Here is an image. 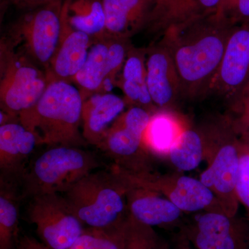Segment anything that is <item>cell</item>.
I'll return each mask as SVG.
<instances>
[{"instance_id":"obj_4","label":"cell","mask_w":249,"mask_h":249,"mask_svg":"<svg viewBox=\"0 0 249 249\" xmlns=\"http://www.w3.org/2000/svg\"><path fill=\"white\" fill-rule=\"evenodd\" d=\"M128 187L121 172L113 166L88 174L63 196L88 228L114 229L122 225L128 217L126 196Z\"/></svg>"},{"instance_id":"obj_7","label":"cell","mask_w":249,"mask_h":249,"mask_svg":"<svg viewBox=\"0 0 249 249\" xmlns=\"http://www.w3.org/2000/svg\"><path fill=\"white\" fill-rule=\"evenodd\" d=\"M9 47L1 45L0 98L3 109L16 116L36 106L47 85L42 73L26 57L16 55Z\"/></svg>"},{"instance_id":"obj_9","label":"cell","mask_w":249,"mask_h":249,"mask_svg":"<svg viewBox=\"0 0 249 249\" xmlns=\"http://www.w3.org/2000/svg\"><path fill=\"white\" fill-rule=\"evenodd\" d=\"M64 0H58L30 10L14 24V37L34 61L48 69L62 32Z\"/></svg>"},{"instance_id":"obj_18","label":"cell","mask_w":249,"mask_h":249,"mask_svg":"<svg viewBox=\"0 0 249 249\" xmlns=\"http://www.w3.org/2000/svg\"><path fill=\"white\" fill-rule=\"evenodd\" d=\"M108 37L129 39L147 27L155 0H103Z\"/></svg>"},{"instance_id":"obj_13","label":"cell","mask_w":249,"mask_h":249,"mask_svg":"<svg viewBox=\"0 0 249 249\" xmlns=\"http://www.w3.org/2000/svg\"><path fill=\"white\" fill-rule=\"evenodd\" d=\"M62 23L58 49L46 74L48 82L65 80L71 83L84 65L93 40L88 34L72 27L67 19L64 6Z\"/></svg>"},{"instance_id":"obj_10","label":"cell","mask_w":249,"mask_h":249,"mask_svg":"<svg viewBox=\"0 0 249 249\" xmlns=\"http://www.w3.org/2000/svg\"><path fill=\"white\" fill-rule=\"evenodd\" d=\"M27 213L42 242L53 249H70L85 229L59 193L33 196Z\"/></svg>"},{"instance_id":"obj_20","label":"cell","mask_w":249,"mask_h":249,"mask_svg":"<svg viewBox=\"0 0 249 249\" xmlns=\"http://www.w3.org/2000/svg\"><path fill=\"white\" fill-rule=\"evenodd\" d=\"M188 127L181 116L170 109H160L151 116L143 136L148 153L168 157L170 149Z\"/></svg>"},{"instance_id":"obj_31","label":"cell","mask_w":249,"mask_h":249,"mask_svg":"<svg viewBox=\"0 0 249 249\" xmlns=\"http://www.w3.org/2000/svg\"><path fill=\"white\" fill-rule=\"evenodd\" d=\"M234 111L239 114L235 124L239 133L242 134L249 127V83Z\"/></svg>"},{"instance_id":"obj_25","label":"cell","mask_w":249,"mask_h":249,"mask_svg":"<svg viewBox=\"0 0 249 249\" xmlns=\"http://www.w3.org/2000/svg\"><path fill=\"white\" fill-rule=\"evenodd\" d=\"M18 197L11 185L1 178L0 249H14L18 240Z\"/></svg>"},{"instance_id":"obj_16","label":"cell","mask_w":249,"mask_h":249,"mask_svg":"<svg viewBox=\"0 0 249 249\" xmlns=\"http://www.w3.org/2000/svg\"><path fill=\"white\" fill-rule=\"evenodd\" d=\"M38 145L37 136L20 123L0 125L1 178H22L25 162Z\"/></svg>"},{"instance_id":"obj_22","label":"cell","mask_w":249,"mask_h":249,"mask_svg":"<svg viewBox=\"0 0 249 249\" xmlns=\"http://www.w3.org/2000/svg\"><path fill=\"white\" fill-rule=\"evenodd\" d=\"M63 6L75 29L88 34L93 41L107 37L103 0H64Z\"/></svg>"},{"instance_id":"obj_36","label":"cell","mask_w":249,"mask_h":249,"mask_svg":"<svg viewBox=\"0 0 249 249\" xmlns=\"http://www.w3.org/2000/svg\"><path fill=\"white\" fill-rule=\"evenodd\" d=\"M155 1H156V0H155Z\"/></svg>"},{"instance_id":"obj_21","label":"cell","mask_w":249,"mask_h":249,"mask_svg":"<svg viewBox=\"0 0 249 249\" xmlns=\"http://www.w3.org/2000/svg\"><path fill=\"white\" fill-rule=\"evenodd\" d=\"M121 89L126 99L137 107L146 109L155 107L147 85L146 58L142 49L132 47L122 70Z\"/></svg>"},{"instance_id":"obj_17","label":"cell","mask_w":249,"mask_h":249,"mask_svg":"<svg viewBox=\"0 0 249 249\" xmlns=\"http://www.w3.org/2000/svg\"><path fill=\"white\" fill-rule=\"evenodd\" d=\"M222 0H156L147 27L163 34L216 14Z\"/></svg>"},{"instance_id":"obj_34","label":"cell","mask_w":249,"mask_h":249,"mask_svg":"<svg viewBox=\"0 0 249 249\" xmlns=\"http://www.w3.org/2000/svg\"><path fill=\"white\" fill-rule=\"evenodd\" d=\"M176 249H193L192 248V245L190 244V242L183 237V235H181L179 241H178V247Z\"/></svg>"},{"instance_id":"obj_11","label":"cell","mask_w":249,"mask_h":249,"mask_svg":"<svg viewBox=\"0 0 249 249\" xmlns=\"http://www.w3.org/2000/svg\"><path fill=\"white\" fill-rule=\"evenodd\" d=\"M249 83V19L232 28L209 95L225 100L235 109Z\"/></svg>"},{"instance_id":"obj_23","label":"cell","mask_w":249,"mask_h":249,"mask_svg":"<svg viewBox=\"0 0 249 249\" xmlns=\"http://www.w3.org/2000/svg\"><path fill=\"white\" fill-rule=\"evenodd\" d=\"M108 37L93 41L84 65L73 79L82 93H101L107 76Z\"/></svg>"},{"instance_id":"obj_14","label":"cell","mask_w":249,"mask_h":249,"mask_svg":"<svg viewBox=\"0 0 249 249\" xmlns=\"http://www.w3.org/2000/svg\"><path fill=\"white\" fill-rule=\"evenodd\" d=\"M146 71L152 103L160 109H170L182 96L181 83L169 51L160 41L148 52Z\"/></svg>"},{"instance_id":"obj_3","label":"cell","mask_w":249,"mask_h":249,"mask_svg":"<svg viewBox=\"0 0 249 249\" xmlns=\"http://www.w3.org/2000/svg\"><path fill=\"white\" fill-rule=\"evenodd\" d=\"M199 129L204 139V160L207 167L199 179L213 193L223 212L234 217L240 203L236 184L243 146L235 120L221 116Z\"/></svg>"},{"instance_id":"obj_24","label":"cell","mask_w":249,"mask_h":249,"mask_svg":"<svg viewBox=\"0 0 249 249\" xmlns=\"http://www.w3.org/2000/svg\"><path fill=\"white\" fill-rule=\"evenodd\" d=\"M204 139L200 129L187 127L170 149L168 157L180 171H191L204 160Z\"/></svg>"},{"instance_id":"obj_1","label":"cell","mask_w":249,"mask_h":249,"mask_svg":"<svg viewBox=\"0 0 249 249\" xmlns=\"http://www.w3.org/2000/svg\"><path fill=\"white\" fill-rule=\"evenodd\" d=\"M235 25L214 14L162 34L160 42L173 58L182 97L198 99L209 95Z\"/></svg>"},{"instance_id":"obj_33","label":"cell","mask_w":249,"mask_h":249,"mask_svg":"<svg viewBox=\"0 0 249 249\" xmlns=\"http://www.w3.org/2000/svg\"><path fill=\"white\" fill-rule=\"evenodd\" d=\"M19 9L32 10L58 0H9Z\"/></svg>"},{"instance_id":"obj_6","label":"cell","mask_w":249,"mask_h":249,"mask_svg":"<svg viewBox=\"0 0 249 249\" xmlns=\"http://www.w3.org/2000/svg\"><path fill=\"white\" fill-rule=\"evenodd\" d=\"M151 115L133 106L124 111L105 134L98 147L114 162V166L130 173L150 171L143 136Z\"/></svg>"},{"instance_id":"obj_8","label":"cell","mask_w":249,"mask_h":249,"mask_svg":"<svg viewBox=\"0 0 249 249\" xmlns=\"http://www.w3.org/2000/svg\"><path fill=\"white\" fill-rule=\"evenodd\" d=\"M117 169L129 184L157 192L176 205L183 213L201 211L224 213L212 191L197 178L180 173H130Z\"/></svg>"},{"instance_id":"obj_30","label":"cell","mask_w":249,"mask_h":249,"mask_svg":"<svg viewBox=\"0 0 249 249\" xmlns=\"http://www.w3.org/2000/svg\"><path fill=\"white\" fill-rule=\"evenodd\" d=\"M236 194L239 201L248 210L249 214V149L244 143L241 152Z\"/></svg>"},{"instance_id":"obj_35","label":"cell","mask_w":249,"mask_h":249,"mask_svg":"<svg viewBox=\"0 0 249 249\" xmlns=\"http://www.w3.org/2000/svg\"><path fill=\"white\" fill-rule=\"evenodd\" d=\"M241 139H242V142H243L246 146L249 149V127L246 129L244 133L241 134Z\"/></svg>"},{"instance_id":"obj_26","label":"cell","mask_w":249,"mask_h":249,"mask_svg":"<svg viewBox=\"0 0 249 249\" xmlns=\"http://www.w3.org/2000/svg\"><path fill=\"white\" fill-rule=\"evenodd\" d=\"M125 222L114 229L85 228L70 249H123Z\"/></svg>"},{"instance_id":"obj_27","label":"cell","mask_w":249,"mask_h":249,"mask_svg":"<svg viewBox=\"0 0 249 249\" xmlns=\"http://www.w3.org/2000/svg\"><path fill=\"white\" fill-rule=\"evenodd\" d=\"M123 249H168V246L153 227L138 222L129 214L124 224Z\"/></svg>"},{"instance_id":"obj_12","label":"cell","mask_w":249,"mask_h":249,"mask_svg":"<svg viewBox=\"0 0 249 249\" xmlns=\"http://www.w3.org/2000/svg\"><path fill=\"white\" fill-rule=\"evenodd\" d=\"M181 235L196 249H249V218L204 212L183 228Z\"/></svg>"},{"instance_id":"obj_15","label":"cell","mask_w":249,"mask_h":249,"mask_svg":"<svg viewBox=\"0 0 249 249\" xmlns=\"http://www.w3.org/2000/svg\"><path fill=\"white\" fill-rule=\"evenodd\" d=\"M128 185L127 209L136 220L152 227H170L179 222L183 212L169 199L151 190Z\"/></svg>"},{"instance_id":"obj_5","label":"cell","mask_w":249,"mask_h":249,"mask_svg":"<svg viewBox=\"0 0 249 249\" xmlns=\"http://www.w3.org/2000/svg\"><path fill=\"white\" fill-rule=\"evenodd\" d=\"M94 155L78 147H52L37 157L22 175L24 195L63 194L80 178L100 167Z\"/></svg>"},{"instance_id":"obj_29","label":"cell","mask_w":249,"mask_h":249,"mask_svg":"<svg viewBox=\"0 0 249 249\" xmlns=\"http://www.w3.org/2000/svg\"><path fill=\"white\" fill-rule=\"evenodd\" d=\"M216 14L233 24L249 19V0H222Z\"/></svg>"},{"instance_id":"obj_19","label":"cell","mask_w":249,"mask_h":249,"mask_svg":"<svg viewBox=\"0 0 249 249\" xmlns=\"http://www.w3.org/2000/svg\"><path fill=\"white\" fill-rule=\"evenodd\" d=\"M125 102L117 95L101 93L84 100L82 124L88 143L98 146L114 121L124 112Z\"/></svg>"},{"instance_id":"obj_32","label":"cell","mask_w":249,"mask_h":249,"mask_svg":"<svg viewBox=\"0 0 249 249\" xmlns=\"http://www.w3.org/2000/svg\"><path fill=\"white\" fill-rule=\"evenodd\" d=\"M14 249H53L43 242L29 235H23L18 240Z\"/></svg>"},{"instance_id":"obj_2","label":"cell","mask_w":249,"mask_h":249,"mask_svg":"<svg viewBox=\"0 0 249 249\" xmlns=\"http://www.w3.org/2000/svg\"><path fill=\"white\" fill-rule=\"evenodd\" d=\"M83 103L71 83L52 80L36 106L19 114V123L37 136L39 145L81 146L87 142L80 129Z\"/></svg>"},{"instance_id":"obj_28","label":"cell","mask_w":249,"mask_h":249,"mask_svg":"<svg viewBox=\"0 0 249 249\" xmlns=\"http://www.w3.org/2000/svg\"><path fill=\"white\" fill-rule=\"evenodd\" d=\"M132 48L129 39L108 37L107 76L101 93H109L118 73L122 71L129 51Z\"/></svg>"}]
</instances>
